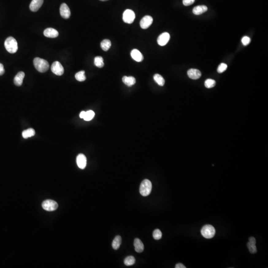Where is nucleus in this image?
Masks as SVG:
<instances>
[{"label":"nucleus","instance_id":"b1692460","mask_svg":"<svg viewBox=\"0 0 268 268\" xmlns=\"http://www.w3.org/2000/svg\"><path fill=\"white\" fill-rule=\"evenodd\" d=\"M154 79L155 82L158 83L159 86H164V83H165V80L160 75L158 74L155 75L154 76Z\"/></svg>","mask_w":268,"mask_h":268},{"label":"nucleus","instance_id":"72a5a7b5","mask_svg":"<svg viewBox=\"0 0 268 268\" xmlns=\"http://www.w3.org/2000/svg\"><path fill=\"white\" fill-rule=\"evenodd\" d=\"M5 72V69H4V65L3 64L0 63V76H2L4 74Z\"/></svg>","mask_w":268,"mask_h":268},{"label":"nucleus","instance_id":"cd10ccee","mask_svg":"<svg viewBox=\"0 0 268 268\" xmlns=\"http://www.w3.org/2000/svg\"><path fill=\"white\" fill-rule=\"evenodd\" d=\"M95 116V113L93 110H89L86 112L85 117L83 119L85 121H89L92 120Z\"/></svg>","mask_w":268,"mask_h":268},{"label":"nucleus","instance_id":"6e6552de","mask_svg":"<svg viewBox=\"0 0 268 268\" xmlns=\"http://www.w3.org/2000/svg\"><path fill=\"white\" fill-rule=\"evenodd\" d=\"M153 22V18L151 16H146L140 21V26L144 29H148Z\"/></svg>","mask_w":268,"mask_h":268},{"label":"nucleus","instance_id":"c85d7f7f","mask_svg":"<svg viewBox=\"0 0 268 268\" xmlns=\"http://www.w3.org/2000/svg\"><path fill=\"white\" fill-rule=\"evenodd\" d=\"M216 86V81L212 79H207L205 82V86L208 89H211Z\"/></svg>","mask_w":268,"mask_h":268},{"label":"nucleus","instance_id":"9b49d317","mask_svg":"<svg viewBox=\"0 0 268 268\" xmlns=\"http://www.w3.org/2000/svg\"><path fill=\"white\" fill-rule=\"evenodd\" d=\"M86 158L83 154H81L77 156V163L80 169H83L86 166Z\"/></svg>","mask_w":268,"mask_h":268},{"label":"nucleus","instance_id":"6ab92c4d","mask_svg":"<svg viewBox=\"0 0 268 268\" xmlns=\"http://www.w3.org/2000/svg\"><path fill=\"white\" fill-rule=\"evenodd\" d=\"M207 10H208V8L206 6H197L193 8V13L195 15H200L207 12Z\"/></svg>","mask_w":268,"mask_h":268},{"label":"nucleus","instance_id":"c9c22d12","mask_svg":"<svg viewBox=\"0 0 268 268\" xmlns=\"http://www.w3.org/2000/svg\"><path fill=\"white\" fill-rule=\"evenodd\" d=\"M85 114H86V112L85 111H82L80 113V114H79V117H80L81 118L83 119V118L85 117Z\"/></svg>","mask_w":268,"mask_h":268},{"label":"nucleus","instance_id":"9d476101","mask_svg":"<svg viewBox=\"0 0 268 268\" xmlns=\"http://www.w3.org/2000/svg\"><path fill=\"white\" fill-rule=\"evenodd\" d=\"M170 34L167 33H164L160 34L158 37V44L161 46H163L167 44L169 41L170 39Z\"/></svg>","mask_w":268,"mask_h":268},{"label":"nucleus","instance_id":"4468645a","mask_svg":"<svg viewBox=\"0 0 268 268\" xmlns=\"http://www.w3.org/2000/svg\"><path fill=\"white\" fill-rule=\"evenodd\" d=\"M187 74L188 77L192 79H198L200 78L202 74L199 70L197 69H191L188 71Z\"/></svg>","mask_w":268,"mask_h":268},{"label":"nucleus","instance_id":"412c9836","mask_svg":"<svg viewBox=\"0 0 268 268\" xmlns=\"http://www.w3.org/2000/svg\"><path fill=\"white\" fill-rule=\"evenodd\" d=\"M121 243H122V238L121 236L119 235L116 236L112 242V247L114 250L118 249L120 247Z\"/></svg>","mask_w":268,"mask_h":268},{"label":"nucleus","instance_id":"4be33fe9","mask_svg":"<svg viewBox=\"0 0 268 268\" xmlns=\"http://www.w3.org/2000/svg\"><path fill=\"white\" fill-rule=\"evenodd\" d=\"M35 132L34 129L32 128L27 129L22 132V137L24 139H28L35 135Z\"/></svg>","mask_w":268,"mask_h":268},{"label":"nucleus","instance_id":"a878e982","mask_svg":"<svg viewBox=\"0 0 268 268\" xmlns=\"http://www.w3.org/2000/svg\"><path fill=\"white\" fill-rule=\"evenodd\" d=\"M75 78L77 81L79 82H83L86 79V77L85 76V72L84 71H81L75 75Z\"/></svg>","mask_w":268,"mask_h":268},{"label":"nucleus","instance_id":"dca6fc26","mask_svg":"<svg viewBox=\"0 0 268 268\" xmlns=\"http://www.w3.org/2000/svg\"><path fill=\"white\" fill-rule=\"evenodd\" d=\"M131 56L135 61L138 62H141L144 59L143 56L141 52L136 49L132 50L131 52Z\"/></svg>","mask_w":268,"mask_h":268},{"label":"nucleus","instance_id":"f03ea898","mask_svg":"<svg viewBox=\"0 0 268 268\" xmlns=\"http://www.w3.org/2000/svg\"><path fill=\"white\" fill-rule=\"evenodd\" d=\"M5 47L10 53H15L18 50L17 41L13 37H9L6 39L5 42Z\"/></svg>","mask_w":268,"mask_h":268},{"label":"nucleus","instance_id":"ddd939ff","mask_svg":"<svg viewBox=\"0 0 268 268\" xmlns=\"http://www.w3.org/2000/svg\"><path fill=\"white\" fill-rule=\"evenodd\" d=\"M256 239L253 237H251L249 239V242L247 244L249 251L252 254H255L257 252L256 246Z\"/></svg>","mask_w":268,"mask_h":268},{"label":"nucleus","instance_id":"e433bc0d","mask_svg":"<svg viewBox=\"0 0 268 268\" xmlns=\"http://www.w3.org/2000/svg\"><path fill=\"white\" fill-rule=\"evenodd\" d=\"M100 1H108V0H100Z\"/></svg>","mask_w":268,"mask_h":268},{"label":"nucleus","instance_id":"7c9ffc66","mask_svg":"<svg viewBox=\"0 0 268 268\" xmlns=\"http://www.w3.org/2000/svg\"><path fill=\"white\" fill-rule=\"evenodd\" d=\"M227 68H228V66H227V64H224V63H221L218 67L217 70V72L220 74L223 73L227 70Z\"/></svg>","mask_w":268,"mask_h":268},{"label":"nucleus","instance_id":"7ed1b4c3","mask_svg":"<svg viewBox=\"0 0 268 268\" xmlns=\"http://www.w3.org/2000/svg\"><path fill=\"white\" fill-rule=\"evenodd\" d=\"M152 189V184L148 179H144L141 183L140 187V193L141 195L146 197L149 195Z\"/></svg>","mask_w":268,"mask_h":268},{"label":"nucleus","instance_id":"aec40b11","mask_svg":"<svg viewBox=\"0 0 268 268\" xmlns=\"http://www.w3.org/2000/svg\"><path fill=\"white\" fill-rule=\"evenodd\" d=\"M123 82L125 83V85L128 86H132L135 85L136 83V79L134 77L130 76H124L122 78Z\"/></svg>","mask_w":268,"mask_h":268},{"label":"nucleus","instance_id":"393cba45","mask_svg":"<svg viewBox=\"0 0 268 268\" xmlns=\"http://www.w3.org/2000/svg\"><path fill=\"white\" fill-rule=\"evenodd\" d=\"M94 65L98 68H102L104 65L103 58L101 56H97L94 58Z\"/></svg>","mask_w":268,"mask_h":268},{"label":"nucleus","instance_id":"20e7f679","mask_svg":"<svg viewBox=\"0 0 268 268\" xmlns=\"http://www.w3.org/2000/svg\"><path fill=\"white\" fill-rule=\"evenodd\" d=\"M201 232L203 237L207 239H210L215 236L216 230L212 225L207 224L202 228Z\"/></svg>","mask_w":268,"mask_h":268},{"label":"nucleus","instance_id":"f704fd0d","mask_svg":"<svg viewBox=\"0 0 268 268\" xmlns=\"http://www.w3.org/2000/svg\"><path fill=\"white\" fill-rule=\"evenodd\" d=\"M175 268H186V267L181 263H178L176 265Z\"/></svg>","mask_w":268,"mask_h":268},{"label":"nucleus","instance_id":"0eeeda50","mask_svg":"<svg viewBox=\"0 0 268 268\" xmlns=\"http://www.w3.org/2000/svg\"><path fill=\"white\" fill-rule=\"evenodd\" d=\"M52 72L57 76H62L64 73V69L59 62L55 61L52 64L51 67Z\"/></svg>","mask_w":268,"mask_h":268},{"label":"nucleus","instance_id":"a211bd4d","mask_svg":"<svg viewBox=\"0 0 268 268\" xmlns=\"http://www.w3.org/2000/svg\"><path fill=\"white\" fill-rule=\"evenodd\" d=\"M134 245L135 251L138 253H142L144 250V245L142 241L139 238L134 240Z\"/></svg>","mask_w":268,"mask_h":268},{"label":"nucleus","instance_id":"bb28decb","mask_svg":"<svg viewBox=\"0 0 268 268\" xmlns=\"http://www.w3.org/2000/svg\"><path fill=\"white\" fill-rule=\"evenodd\" d=\"M135 258L132 256L127 257L124 260V264L127 266L133 265L135 263Z\"/></svg>","mask_w":268,"mask_h":268},{"label":"nucleus","instance_id":"f257e3e1","mask_svg":"<svg viewBox=\"0 0 268 268\" xmlns=\"http://www.w3.org/2000/svg\"><path fill=\"white\" fill-rule=\"evenodd\" d=\"M33 64L35 69L40 73L47 72L49 68V64L46 60L40 58H35L33 60Z\"/></svg>","mask_w":268,"mask_h":268},{"label":"nucleus","instance_id":"2f4dec72","mask_svg":"<svg viewBox=\"0 0 268 268\" xmlns=\"http://www.w3.org/2000/svg\"><path fill=\"white\" fill-rule=\"evenodd\" d=\"M241 41H242V44L244 45L247 46L250 43V41H251V39H250V38L249 37L244 36L242 38Z\"/></svg>","mask_w":268,"mask_h":268},{"label":"nucleus","instance_id":"1a4fd4ad","mask_svg":"<svg viewBox=\"0 0 268 268\" xmlns=\"http://www.w3.org/2000/svg\"><path fill=\"white\" fill-rule=\"evenodd\" d=\"M60 14L63 18H65V19H68L70 17V10L69 9L67 5L65 3H63L61 5L60 8Z\"/></svg>","mask_w":268,"mask_h":268},{"label":"nucleus","instance_id":"423d86ee","mask_svg":"<svg viewBox=\"0 0 268 268\" xmlns=\"http://www.w3.org/2000/svg\"><path fill=\"white\" fill-rule=\"evenodd\" d=\"M135 19V13L131 10L127 9L123 14V20L126 24H132Z\"/></svg>","mask_w":268,"mask_h":268},{"label":"nucleus","instance_id":"5701e85b","mask_svg":"<svg viewBox=\"0 0 268 268\" xmlns=\"http://www.w3.org/2000/svg\"><path fill=\"white\" fill-rule=\"evenodd\" d=\"M100 46L103 50L104 51H107L111 47V42L109 39H104L103 41H102Z\"/></svg>","mask_w":268,"mask_h":268},{"label":"nucleus","instance_id":"f8f14e48","mask_svg":"<svg viewBox=\"0 0 268 268\" xmlns=\"http://www.w3.org/2000/svg\"><path fill=\"white\" fill-rule=\"evenodd\" d=\"M44 0H33L29 5V9L32 12L38 11L43 3Z\"/></svg>","mask_w":268,"mask_h":268},{"label":"nucleus","instance_id":"c756f323","mask_svg":"<svg viewBox=\"0 0 268 268\" xmlns=\"http://www.w3.org/2000/svg\"><path fill=\"white\" fill-rule=\"evenodd\" d=\"M153 237L155 240L160 239L162 237V232L159 229H155L153 232Z\"/></svg>","mask_w":268,"mask_h":268},{"label":"nucleus","instance_id":"2eb2a0df","mask_svg":"<svg viewBox=\"0 0 268 268\" xmlns=\"http://www.w3.org/2000/svg\"><path fill=\"white\" fill-rule=\"evenodd\" d=\"M44 35L48 38H56L58 36L59 33L55 29L48 28L44 31Z\"/></svg>","mask_w":268,"mask_h":268},{"label":"nucleus","instance_id":"f3484780","mask_svg":"<svg viewBox=\"0 0 268 268\" xmlns=\"http://www.w3.org/2000/svg\"><path fill=\"white\" fill-rule=\"evenodd\" d=\"M25 74L24 72H20L17 73V75L15 76L14 78V83L17 86H21L23 82Z\"/></svg>","mask_w":268,"mask_h":268},{"label":"nucleus","instance_id":"39448f33","mask_svg":"<svg viewBox=\"0 0 268 268\" xmlns=\"http://www.w3.org/2000/svg\"><path fill=\"white\" fill-rule=\"evenodd\" d=\"M42 206L43 208V209L47 211H55L58 208V205L57 203L55 202V201L52 200H47L44 201L42 203Z\"/></svg>","mask_w":268,"mask_h":268},{"label":"nucleus","instance_id":"473e14b6","mask_svg":"<svg viewBox=\"0 0 268 268\" xmlns=\"http://www.w3.org/2000/svg\"><path fill=\"white\" fill-rule=\"evenodd\" d=\"M195 0H183V4L185 6H189L194 4Z\"/></svg>","mask_w":268,"mask_h":268}]
</instances>
